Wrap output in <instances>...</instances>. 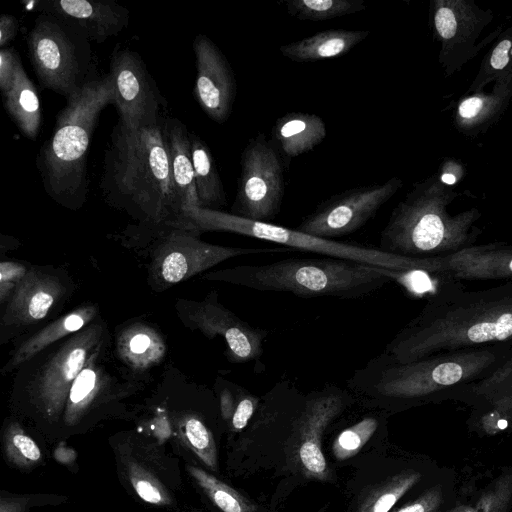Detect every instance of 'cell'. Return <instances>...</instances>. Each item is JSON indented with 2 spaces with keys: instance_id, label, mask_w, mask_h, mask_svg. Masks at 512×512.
Wrapping results in <instances>:
<instances>
[{
  "instance_id": "cell-38",
  "label": "cell",
  "mask_w": 512,
  "mask_h": 512,
  "mask_svg": "<svg viewBox=\"0 0 512 512\" xmlns=\"http://www.w3.org/2000/svg\"><path fill=\"white\" fill-rule=\"evenodd\" d=\"M510 48L511 42L509 40H503L496 46L490 60V64L494 69L501 70L507 65L509 61L508 52Z\"/></svg>"
},
{
  "instance_id": "cell-10",
  "label": "cell",
  "mask_w": 512,
  "mask_h": 512,
  "mask_svg": "<svg viewBox=\"0 0 512 512\" xmlns=\"http://www.w3.org/2000/svg\"><path fill=\"white\" fill-rule=\"evenodd\" d=\"M240 165L231 214L269 222L278 215L285 190L283 163L275 145L258 133L245 146Z\"/></svg>"
},
{
  "instance_id": "cell-26",
  "label": "cell",
  "mask_w": 512,
  "mask_h": 512,
  "mask_svg": "<svg viewBox=\"0 0 512 512\" xmlns=\"http://www.w3.org/2000/svg\"><path fill=\"white\" fill-rule=\"evenodd\" d=\"M287 12L299 20L325 21L366 9L363 0H289Z\"/></svg>"
},
{
  "instance_id": "cell-23",
  "label": "cell",
  "mask_w": 512,
  "mask_h": 512,
  "mask_svg": "<svg viewBox=\"0 0 512 512\" xmlns=\"http://www.w3.org/2000/svg\"><path fill=\"white\" fill-rule=\"evenodd\" d=\"M1 453L8 467L22 473H30L45 464L42 447L16 420H8L3 425Z\"/></svg>"
},
{
  "instance_id": "cell-1",
  "label": "cell",
  "mask_w": 512,
  "mask_h": 512,
  "mask_svg": "<svg viewBox=\"0 0 512 512\" xmlns=\"http://www.w3.org/2000/svg\"><path fill=\"white\" fill-rule=\"evenodd\" d=\"M512 356V342L435 354L401 363L386 352L371 358L347 380L348 390L372 406L402 410L457 399Z\"/></svg>"
},
{
  "instance_id": "cell-11",
  "label": "cell",
  "mask_w": 512,
  "mask_h": 512,
  "mask_svg": "<svg viewBox=\"0 0 512 512\" xmlns=\"http://www.w3.org/2000/svg\"><path fill=\"white\" fill-rule=\"evenodd\" d=\"M109 74L114 88V106L119 121L130 129L164 121L166 102L141 56L128 48L115 49Z\"/></svg>"
},
{
  "instance_id": "cell-6",
  "label": "cell",
  "mask_w": 512,
  "mask_h": 512,
  "mask_svg": "<svg viewBox=\"0 0 512 512\" xmlns=\"http://www.w3.org/2000/svg\"><path fill=\"white\" fill-rule=\"evenodd\" d=\"M119 483L137 503L167 512H193L180 458L154 435L120 432L108 440Z\"/></svg>"
},
{
  "instance_id": "cell-33",
  "label": "cell",
  "mask_w": 512,
  "mask_h": 512,
  "mask_svg": "<svg viewBox=\"0 0 512 512\" xmlns=\"http://www.w3.org/2000/svg\"><path fill=\"white\" fill-rule=\"evenodd\" d=\"M237 403L230 425L233 430L244 429L259 407L261 398L251 394L243 387L237 386Z\"/></svg>"
},
{
  "instance_id": "cell-16",
  "label": "cell",
  "mask_w": 512,
  "mask_h": 512,
  "mask_svg": "<svg viewBox=\"0 0 512 512\" xmlns=\"http://www.w3.org/2000/svg\"><path fill=\"white\" fill-rule=\"evenodd\" d=\"M457 399L478 406L480 426L487 433L512 430V356L488 377L464 388Z\"/></svg>"
},
{
  "instance_id": "cell-15",
  "label": "cell",
  "mask_w": 512,
  "mask_h": 512,
  "mask_svg": "<svg viewBox=\"0 0 512 512\" xmlns=\"http://www.w3.org/2000/svg\"><path fill=\"white\" fill-rule=\"evenodd\" d=\"M36 9L54 15L97 43L118 35L130 17L126 7L110 0H45Z\"/></svg>"
},
{
  "instance_id": "cell-12",
  "label": "cell",
  "mask_w": 512,
  "mask_h": 512,
  "mask_svg": "<svg viewBox=\"0 0 512 512\" xmlns=\"http://www.w3.org/2000/svg\"><path fill=\"white\" fill-rule=\"evenodd\" d=\"M400 186L401 181L393 177L384 183L335 194L318 205L296 229L330 240L352 234L372 219Z\"/></svg>"
},
{
  "instance_id": "cell-13",
  "label": "cell",
  "mask_w": 512,
  "mask_h": 512,
  "mask_svg": "<svg viewBox=\"0 0 512 512\" xmlns=\"http://www.w3.org/2000/svg\"><path fill=\"white\" fill-rule=\"evenodd\" d=\"M355 401L348 389L328 384L304 395L295 418L300 436L299 457L304 468L317 477L327 471L319 440L325 428Z\"/></svg>"
},
{
  "instance_id": "cell-17",
  "label": "cell",
  "mask_w": 512,
  "mask_h": 512,
  "mask_svg": "<svg viewBox=\"0 0 512 512\" xmlns=\"http://www.w3.org/2000/svg\"><path fill=\"white\" fill-rule=\"evenodd\" d=\"M202 321L211 334H219L227 344L228 358L234 363L259 361L268 331L250 325L219 305L215 298L204 306Z\"/></svg>"
},
{
  "instance_id": "cell-25",
  "label": "cell",
  "mask_w": 512,
  "mask_h": 512,
  "mask_svg": "<svg viewBox=\"0 0 512 512\" xmlns=\"http://www.w3.org/2000/svg\"><path fill=\"white\" fill-rule=\"evenodd\" d=\"M195 184L201 208L223 205L226 201L223 184L212 153L196 134L190 133Z\"/></svg>"
},
{
  "instance_id": "cell-3",
  "label": "cell",
  "mask_w": 512,
  "mask_h": 512,
  "mask_svg": "<svg viewBox=\"0 0 512 512\" xmlns=\"http://www.w3.org/2000/svg\"><path fill=\"white\" fill-rule=\"evenodd\" d=\"M166 119L139 129L118 120L105 150L100 180L107 201L153 222L185 216L171 172Z\"/></svg>"
},
{
  "instance_id": "cell-37",
  "label": "cell",
  "mask_w": 512,
  "mask_h": 512,
  "mask_svg": "<svg viewBox=\"0 0 512 512\" xmlns=\"http://www.w3.org/2000/svg\"><path fill=\"white\" fill-rule=\"evenodd\" d=\"M18 20L10 14H2L0 17V48H6L16 37L18 32Z\"/></svg>"
},
{
  "instance_id": "cell-27",
  "label": "cell",
  "mask_w": 512,
  "mask_h": 512,
  "mask_svg": "<svg viewBox=\"0 0 512 512\" xmlns=\"http://www.w3.org/2000/svg\"><path fill=\"white\" fill-rule=\"evenodd\" d=\"M420 478L421 474L414 470H407L395 475L369 495L357 512H389L396 502L418 483Z\"/></svg>"
},
{
  "instance_id": "cell-29",
  "label": "cell",
  "mask_w": 512,
  "mask_h": 512,
  "mask_svg": "<svg viewBox=\"0 0 512 512\" xmlns=\"http://www.w3.org/2000/svg\"><path fill=\"white\" fill-rule=\"evenodd\" d=\"M84 322L85 318L82 315L71 314L66 318L59 320L54 325L46 327L21 347L16 355L17 363L31 356L34 352L43 348L45 345L51 343L55 338L57 339L66 333L80 329Z\"/></svg>"
},
{
  "instance_id": "cell-7",
  "label": "cell",
  "mask_w": 512,
  "mask_h": 512,
  "mask_svg": "<svg viewBox=\"0 0 512 512\" xmlns=\"http://www.w3.org/2000/svg\"><path fill=\"white\" fill-rule=\"evenodd\" d=\"M192 220L205 228L228 231L276 243L292 250L353 260L388 269L403 276L407 289L418 285L426 275L443 271L435 257L413 258L395 255L380 248L325 239L301 232L296 228L253 221L212 209H198L192 216Z\"/></svg>"
},
{
  "instance_id": "cell-19",
  "label": "cell",
  "mask_w": 512,
  "mask_h": 512,
  "mask_svg": "<svg viewBox=\"0 0 512 512\" xmlns=\"http://www.w3.org/2000/svg\"><path fill=\"white\" fill-rule=\"evenodd\" d=\"M171 172L182 211L192 215L201 208L197 195L191 155L190 133L177 118L168 117L165 124Z\"/></svg>"
},
{
  "instance_id": "cell-20",
  "label": "cell",
  "mask_w": 512,
  "mask_h": 512,
  "mask_svg": "<svg viewBox=\"0 0 512 512\" xmlns=\"http://www.w3.org/2000/svg\"><path fill=\"white\" fill-rule=\"evenodd\" d=\"M324 120L312 113L289 112L272 127V140L287 158L308 153L326 137Z\"/></svg>"
},
{
  "instance_id": "cell-5",
  "label": "cell",
  "mask_w": 512,
  "mask_h": 512,
  "mask_svg": "<svg viewBox=\"0 0 512 512\" xmlns=\"http://www.w3.org/2000/svg\"><path fill=\"white\" fill-rule=\"evenodd\" d=\"M212 278L263 292L339 299H357L391 282L404 283L403 276L397 272L327 256L240 265L216 272Z\"/></svg>"
},
{
  "instance_id": "cell-32",
  "label": "cell",
  "mask_w": 512,
  "mask_h": 512,
  "mask_svg": "<svg viewBox=\"0 0 512 512\" xmlns=\"http://www.w3.org/2000/svg\"><path fill=\"white\" fill-rule=\"evenodd\" d=\"M19 312L27 320H39L46 316L54 302V295L46 287H36L26 297L19 298Z\"/></svg>"
},
{
  "instance_id": "cell-30",
  "label": "cell",
  "mask_w": 512,
  "mask_h": 512,
  "mask_svg": "<svg viewBox=\"0 0 512 512\" xmlns=\"http://www.w3.org/2000/svg\"><path fill=\"white\" fill-rule=\"evenodd\" d=\"M379 425L376 417L365 416L338 435L334 452L341 458L353 454L374 434Z\"/></svg>"
},
{
  "instance_id": "cell-41",
  "label": "cell",
  "mask_w": 512,
  "mask_h": 512,
  "mask_svg": "<svg viewBox=\"0 0 512 512\" xmlns=\"http://www.w3.org/2000/svg\"><path fill=\"white\" fill-rule=\"evenodd\" d=\"M442 181L445 182L446 184H453L455 183L456 179L455 176H453L452 174H443Z\"/></svg>"
},
{
  "instance_id": "cell-24",
  "label": "cell",
  "mask_w": 512,
  "mask_h": 512,
  "mask_svg": "<svg viewBox=\"0 0 512 512\" xmlns=\"http://www.w3.org/2000/svg\"><path fill=\"white\" fill-rule=\"evenodd\" d=\"M183 469L201 497L220 512H256L254 506L234 488L204 468L183 463Z\"/></svg>"
},
{
  "instance_id": "cell-14",
  "label": "cell",
  "mask_w": 512,
  "mask_h": 512,
  "mask_svg": "<svg viewBox=\"0 0 512 512\" xmlns=\"http://www.w3.org/2000/svg\"><path fill=\"white\" fill-rule=\"evenodd\" d=\"M196 62L195 98L214 122L223 124L231 115L236 96L233 70L219 47L206 35L193 41Z\"/></svg>"
},
{
  "instance_id": "cell-9",
  "label": "cell",
  "mask_w": 512,
  "mask_h": 512,
  "mask_svg": "<svg viewBox=\"0 0 512 512\" xmlns=\"http://www.w3.org/2000/svg\"><path fill=\"white\" fill-rule=\"evenodd\" d=\"M424 201L399 204L380 235V249L413 258L443 257L473 246L469 222L445 220Z\"/></svg>"
},
{
  "instance_id": "cell-34",
  "label": "cell",
  "mask_w": 512,
  "mask_h": 512,
  "mask_svg": "<svg viewBox=\"0 0 512 512\" xmlns=\"http://www.w3.org/2000/svg\"><path fill=\"white\" fill-rule=\"evenodd\" d=\"M443 503V490L436 485L425 491L413 502L401 507L396 512H437Z\"/></svg>"
},
{
  "instance_id": "cell-36",
  "label": "cell",
  "mask_w": 512,
  "mask_h": 512,
  "mask_svg": "<svg viewBox=\"0 0 512 512\" xmlns=\"http://www.w3.org/2000/svg\"><path fill=\"white\" fill-rule=\"evenodd\" d=\"M435 26L444 39L451 38L456 31V20L451 9L442 7L435 14Z\"/></svg>"
},
{
  "instance_id": "cell-39",
  "label": "cell",
  "mask_w": 512,
  "mask_h": 512,
  "mask_svg": "<svg viewBox=\"0 0 512 512\" xmlns=\"http://www.w3.org/2000/svg\"><path fill=\"white\" fill-rule=\"evenodd\" d=\"M482 100L479 97H471L464 100L459 106V114L463 118H472L480 111Z\"/></svg>"
},
{
  "instance_id": "cell-18",
  "label": "cell",
  "mask_w": 512,
  "mask_h": 512,
  "mask_svg": "<svg viewBox=\"0 0 512 512\" xmlns=\"http://www.w3.org/2000/svg\"><path fill=\"white\" fill-rule=\"evenodd\" d=\"M437 258L444 270L461 281L512 280V245L470 246Z\"/></svg>"
},
{
  "instance_id": "cell-22",
  "label": "cell",
  "mask_w": 512,
  "mask_h": 512,
  "mask_svg": "<svg viewBox=\"0 0 512 512\" xmlns=\"http://www.w3.org/2000/svg\"><path fill=\"white\" fill-rule=\"evenodd\" d=\"M4 107L22 135L36 140L42 124L41 102L38 91L19 64L13 82L2 94Z\"/></svg>"
},
{
  "instance_id": "cell-40",
  "label": "cell",
  "mask_w": 512,
  "mask_h": 512,
  "mask_svg": "<svg viewBox=\"0 0 512 512\" xmlns=\"http://www.w3.org/2000/svg\"><path fill=\"white\" fill-rule=\"evenodd\" d=\"M150 345V339L145 334H138L130 341V349L134 353H143Z\"/></svg>"
},
{
  "instance_id": "cell-4",
  "label": "cell",
  "mask_w": 512,
  "mask_h": 512,
  "mask_svg": "<svg viewBox=\"0 0 512 512\" xmlns=\"http://www.w3.org/2000/svg\"><path fill=\"white\" fill-rule=\"evenodd\" d=\"M36 164L46 193L67 208H79L89 191L88 151L101 112L114 104L109 73L93 75L66 100Z\"/></svg>"
},
{
  "instance_id": "cell-2",
  "label": "cell",
  "mask_w": 512,
  "mask_h": 512,
  "mask_svg": "<svg viewBox=\"0 0 512 512\" xmlns=\"http://www.w3.org/2000/svg\"><path fill=\"white\" fill-rule=\"evenodd\" d=\"M509 342L512 280L482 290H458L426 301L384 352L407 363L439 353Z\"/></svg>"
},
{
  "instance_id": "cell-31",
  "label": "cell",
  "mask_w": 512,
  "mask_h": 512,
  "mask_svg": "<svg viewBox=\"0 0 512 512\" xmlns=\"http://www.w3.org/2000/svg\"><path fill=\"white\" fill-rule=\"evenodd\" d=\"M67 500L66 496L54 494H12L0 493V512H29L36 506L58 505Z\"/></svg>"
},
{
  "instance_id": "cell-8",
  "label": "cell",
  "mask_w": 512,
  "mask_h": 512,
  "mask_svg": "<svg viewBox=\"0 0 512 512\" xmlns=\"http://www.w3.org/2000/svg\"><path fill=\"white\" fill-rule=\"evenodd\" d=\"M26 43L40 86L66 100L95 75L88 38L54 15H38Z\"/></svg>"
},
{
  "instance_id": "cell-35",
  "label": "cell",
  "mask_w": 512,
  "mask_h": 512,
  "mask_svg": "<svg viewBox=\"0 0 512 512\" xmlns=\"http://www.w3.org/2000/svg\"><path fill=\"white\" fill-rule=\"evenodd\" d=\"M20 63L19 54L13 48L6 47L0 50V90L2 94L11 86Z\"/></svg>"
},
{
  "instance_id": "cell-28",
  "label": "cell",
  "mask_w": 512,
  "mask_h": 512,
  "mask_svg": "<svg viewBox=\"0 0 512 512\" xmlns=\"http://www.w3.org/2000/svg\"><path fill=\"white\" fill-rule=\"evenodd\" d=\"M511 507L512 472H506L488 485L474 505H460L447 512H509Z\"/></svg>"
},
{
  "instance_id": "cell-21",
  "label": "cell",
  "mask_w": 512,
  "mask_h": 512,
  "mask_svg": "<svg viewBox=\"0 0 512 512\" xmlns=\"http://www.w3.org/2000/svg\"><path fill=\"white\" fill-rule=\"evenodd\" d=\"M368 30L329 29L280 46L281 54L295 62H312L342 56L362 42Z\"/></svg>"
}]
</instances>
